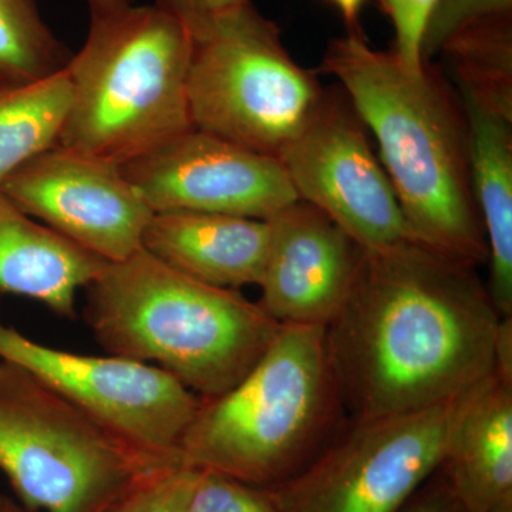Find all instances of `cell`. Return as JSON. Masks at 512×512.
<instances>
[{
  "label": "cell",
  "instance_id": "30bf717a",
  "mask_svg": "<svg viewBox=\"0 0 512 512\" xmlns=\"http://www.w3.org/2000/svg\"><path fill=\"white\" fill-rule=\"evenodd\" d=\"M279 161L299 200L328 215L363 251L414 241L396 191L352 106L325 94Z\"/></svg>",
  "mask_w": 512,
  "mask_h": 512
},
{
  "label": "cell",
  "instance_id": "44dd1931",
  "mask_svg": "<svg viewBox=\"0 0 512 512\" xmlns=\"http://www.w3.org/2000/svg\"><path fill=\"white\" fill-rule=\"evenodd\" d=\"M185 512H282L271 491L235 478L200 470Z\"/></svg>",
  "mask_w": 512,
  "mask_h": 512
},
{
  "label": "cell",
  "instance_id": "7402d4cb",
  "mask_svg": "<svg viewBox=\"0 0 512 512\" xmlns=\"http://www.w3.org/2000/svg\"><path fill=\"white\" fill-rule=\"evenodd\" d=\"M198 468L171 464L143 481L114 512H185Z\"/></svg>",
  "mask_w": 512,
  "mask_h": 512
},
{
  "label": "cell",
  "instance_id": "ba28073f",
  "mask_svg": "<svg viewBox=\"0 0 512 512\" xmlns=\"http://www.w3.org/2000/svg\"><path fill=\"white\" fill-rule=\"evenodd\" d=\"M473 389L414 412L352 419L272 497L282 512L402 511L441 468Z\"/></svg>",
  "mask_w": 512,
  "mask_h": 512
},
{
  "label": "cell",
  "instance_id": "52a82bcc",
  "mask_svg": "<svg viewBox=\"0 0 512 512\" xmlns=\"http://www.w3.org/2000/svg\"><path fill=\"white\" fill-rule=\"evenodd\" d=\"M192 39V127L279 160L325 97L315 74L293 60L275 23L252 0Z\"/></svg>",
  "mask_w": 512,
  "mask_h": 512
},
{
  "label": "cell",
  "instance_id": "4fadbf2b",
  "mask_svg": "<svg viewBox=\"0 0 512 512\" xmlns=\"http://www.w3.org/2000/svg\"><path fill=\"white\" fill-rule=\"evenodd\" d=\"M266 221L269 247L259 306L279 325L326 328L348 298L363 249L305 201Z\"/></svg>",
  "mask_w": 512,
  "mask_h": 512
},
{
  "label": "cell",
  "instance_id": "2e32d148",
  "mask_svg": "<svg viewBox=\"0 0 512 512\" xmlns=\"http://www.w3.org/2000/svg\"><path fill=\"white\" fill-rule=\"evenodd\" d=\"M107 262L35 221L0 190V292L42 302L74 318L77 292Z\"/></svg>",
  "mask_w": 512,
  "mask_h": 512
},
{
  "label": "cell",
  "instance_id": "277c9868",
  "mask_svg": "<svg viewBox=\"0 0 512 512\" xmlns=\"http://www.w3.org/2000/svg\"><path fill=\"white\" fill-rule=\"evenodd\" d=\"M343 410L326 328L281 325L242 380L201 400L178 458L247 484L278 483L335 439Z\"/></svg>",
  "mask_w": 512,
  "mask_h": 512
},
{
  "label": "cell",
  "instance_id": "8992f818",
  "mask_svg": "<svg viewBox=\"0 0 512 512\" xmlns=\"http://www.w3.org/2000/svg\"><path fill=\"white\" fill-rule=\"evenodd\" d=\"M167 466L0 359V470L32 510L114 512Z\"/></svg>",
  "mask_w": 512,
  "mask_h": 512
},
{
  "label": "cell",
  "instance_id": "6da1fadb",
  "mask_svg": "<svg viewBox=\"0 0 512 512\" xmlns=\"http://www.w3.org/2000/svg\"><path fill=\"white\" fill-rule=\"evenodd\" d=\"M501 316L477 266L416 241L363 251L326 326L352 419L448 402L494 373Z\"/></svg>",
  "mask_w": 512,
  "mask_h": 512
},
{
  "label": "cell",
  "instance_id": "7a4b0ae2",
  "mask_svg": "<svg viewBox=\"0 0 512 512\" xmlns=\"http://www.w3.org/2000/svg\"><path fill=\"white\" fill-rule=\"evenodd\" d=\"M323 69L372 131L414 241L471 265L488 259L471 190L466 119L426 66L407 69L357 30L332 42Z\"/></svg>",
  "mask_w": 512,
  "mask_h": 512
},
{
  "label": "cell",
  "instance_id": "4316f807",
  "mask_svg": "<svg viewBox=\"0 0 512 512\" xmlns=\"http://www.w3.org/2000/svg\"><path fill=\"white\" fill-rule=\"evenodd\" d=\"M329 2L339 10L340 15L343 16L345 22L352 29L350 32H355L357 30V20H359L360 12H362L366 0H329Z\"/></svg>",
  "mask_w": 512,
  "mask_h": 512
},
{
  "label": "cell",
  "instance_id": "8fae6325",
  "mask_svg": "<svg viewBox=\"0 0 512 512\" xmlns=\"http://www.w3.org/2000/svg\"><path fill=\"white\" fill-rule=\"evenodd\" d=\"M0 190L29 217L107 264L140 251L154 214L120 165L59 146L23 164Z\"/></svg>",
  "mask_w": 512,
  "mask_h": 512
},
{
  "label": "cell",
  "instance_id": "cb8c5ba5",
  "mask_svg": "<svg viewBox=\"0 0 512 512\" xmlns=\"http://www.w3.org/2000/svg\"><path fill=\"white\" fill-rule=\"evenodd\" d=\"M392 22L393 55L404 67L420 72L426 64L421 59V46L427 26L439 0H377Z\"/></svg>",
  "mask_w": 512,
  "mask_h": 512
},
{
  "label": "cell",
  "instance_id": "d4e9b609",
  "mask_svg": "<svg viewBox=\"0 0 512 512\" xmlns=\"http://www.w3.org/2000/svg\"><path fill=\"white\" fill-rule=\"evenodd\" d=\"M247 2L251 0H157V5L173 13L195 37L221 13Z\"/></svg>",
  "mask_w": 512,
  "mask_h": 512
},
{
  "label": "cell",
  "instance_id": "3957f363",
  "mask_svg": "<svg viewBox=\"0 0 512 512\" xmlns=\"http://www.w3.org/2000/svg\"><path fill=\"white\" fill-rule=\"evenodd\" d=\"M87 291L86 319L101 348L160 367L201 400L242 380L281 328L238 289L192 279L143 248L107 264Z\"/></svg>",
  "mask_w": 512,
  "mask_h": 512
},
{
  "label": "cell",
  "instance_id": "83f0119b",
  "mask_svg": "<svg viewBox=\"0 0 512 512\" xmlns=\"http://www.w3.org/2000/svg\"><path fill=\"white\" fill-rule=\"evenodd\" d=\"M131 0H87L90 8V15L96 13L109 12V10L120 8V6L127 5Z\"/></svg>",
  "mask_w": 512,
  "mask_h": 512
},
{
  "label": "cell",
  "instance_id": "7c38bea8",
  "mask_svg": "<svg viewBox=\"0 0 512 512\" xmlns=\"http://www.w3.org/2000/svg\"><path fill=\"white\" fill-rule=\"evenodd\" d=\"M120 168L153 212L266 221L299 200L281 161L197 128Z\"/></svg>",
  "mask_w": 512,
  "mask_h": 512
},
{
  "label": "cell",
  "instance_id": "ffe728a7",
  "mask_svg": "<svg viewBox=\"0 0 512 512\" xmlns=\"http://www.w3.org/2000/svg\"><path fill=\"white\" fill-rule=\"evenodd\" d=\"M72 56L46 25L37 0H0V84L45 79Z\"/></svg>",
  "mask_w": 512,
  "mask_h": 512
},
{
  "label": "cell",
  "instance_id": "9a60e30c",
  "mask_svg": "<svg viewBox=\"0 0 512 512\" xmlns=\"http://www.w3.org/2000/svg\"><path fill=\"white\" fill-rule=\"evenodd\" d=\"M441 468L470 512H512V380L491 375L470 394Z\"/></svg>",
  "mask_w": 512,
  "mask_h": 512
},
{
  "label": "cell",
  "instance_id": "5b68a950",
  "mask_svg": "<svg viewBox=\"0 0 512 512\" xmlns=\"http://www.w3.org/2000/svg\"><path fill=\"white\" fill-rule=\"evenodd\" d=\"M192 47L190 30L157 3L90 15L67 64L73 100L57 146L121 167L192 130Z\"/></svg>",
  "mask_w": 512,
  "mask_h": 512
},
{
  "label": "cell",
  "instance_id": "484cf974",
  "mask_svg": "<svg viewBox=\"0 0 512 512\" xmlns=\"http://www.w3.org/2000/svg\"><path fill=\"white\" fill-rule=\"evenodd\" d=\"M400 512H470L460 498L451 490L447 480L439 487L430 488L416 498V495Z\"/></svg>",
  "mask_w": 512,
  "mask_h": 512
},
{
  "label": "cell",
  "instance_id": "9c48e42d",
  "mask_svg": "<svg viewBox=\"0 0 512 512\" xmlns=\"http://www.w3.org/2000/svg\"><path fill=\"white\" fill-rule=\"evenodd\" d=\"M0 359L28 370L141 453L180 463L181 440L201 399L160 367L50 348L3 323Z\"/></svg>",
  "mask_w": 512,
  "mask_h": 512
},
{
  "label": "cell",
  "instance_id": "5bb4252c",
  "mask_svg": "<svg viewBox=\"0 0 512 512\" xmlns=\"http://www.w3.org/2000/svg\"><path fill=\"white\" fill-rule=\"evenodd\" d=\"M269 247L268 221L212 212H154L141 248L204 284L259 285Z\"/></svg>",
  "mask_w": 512,
  "mask_h": 512
},
{
  "label": "cell",
  "instance_id": "f1b7e54d",
  "mask_svg": "<svg viewBox=\"0 0 512 512\" xmlns=\"http://www.w3.org/2000/svg\"><path fill=\"white\" fill-rule=\"evenodd\" d=\"M0 512H23L20 510L18 505L12 503V501L6 500V498H0Z\"/></svg>",
  "mask_w": 512,
  "mask_h": 512
},
{
  "label": "cell",
  "instance_id": "603a6c76",
  "mask_svg": "<svg viewBox=\"0 0 512 512\" xmlns=\"http://www.w3.org/2000/svg\"><path fill=\"white\" fill-rule=\"evenodd\" d=\"M508 13H512V0H439L421 46L423 63L440 53L461 30Z\"/></svg>",
  "mask_w": 512,
  "mask_h": 512
},
{
  "label": "cell",
  "instance_id": "d6986e66",
  "mask_svg": "<svg viewBox=\"0 0 512 512\" xmlns=\"http://www.w3.org/2000/svg\"><path fill=\"white\" fill-rule=\"evenodd\" d=\"M512 13L483 20L451 37L440 53L453 63L458 83L512 119Z\"/></svg>",
  "mask_w": 512,
  "mask_h": 512
},
{
  "label": "cell",
  "instance_id": "e0dca14e",
  "mask_svg": "<svg viewBox=\"0 0 512 512\" xmlns=\"http://www.w3.org/2000/svg\"><path fill=\"white\" fill-rule=\"evenodd\" d=\"M474 204L490 264L488 292L501 318H512V119L460 87Z\"/></svg>",
  "mask_w": 512,
  "mask_h": 512
},
{
  "label": "cell",
  "instance_id": "ac0fdd59",
  "mask_svg": "<svg viewBox=\"0 0 512 512\" xmlns=\"http://www.w3.org/2000/svg\"><path fill=\"white\" fill-rule=\"evenodd\" d=\"M63 70L23 84H0V184L23 164L57 147L72 107Z\"/></svg>",
  "mask_w": 512,
  "mask_h": 512
}]
</instances>
